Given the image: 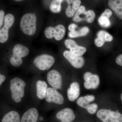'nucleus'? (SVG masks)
<instances>
[{
    "label": "nucleus",
    "mask_w": 122,
    "mask_h": 122,
    "mask_svg": "<svg viewBox=\"0 0 122 122\" xmlns=\"http://www.w3.org/2000/svg\"><path fill=\"white\" fill-rule=\"evenodd\" d=\"M4 52L9 54V62L13 66L19 67L23 63V59L28 56L30 50L28 46L20 43H10L1 49Z\"/></svg>",
    "instance_id": "f257e3e1"
},
{
    "label": "nucleus",
    "mask_w": 122,
    "mask_h": 122,
    "mask_svg": "<svg viewBox=\"0 0 122 122\" xmlns=\"http://www.w3.org/2000/svg\"><path fill=\"white\" fill-rule=\"evenodd\" d=\"M17 18L11 12H6L4 24L0 29V49H1L12 41Z\"/></svg>",
    "instance_id": "f03ea898"
},
{
    "label": "nucleus",
    "mask_w": 122,
    "mask_h": 122,
    "mask_svg": "<svg viewBox=\"0 0 122 122\" xmlns=\"http://www.w3.org/2000/svg\"><path fill=\"white\" fill-rule=\"evenodd\" d=\"M40 24V18L35 13H27L20 19L19 28L24 36L27 37H32L37 33Z\"/></svg>",
    "instance_id": "7ed1b4c3"
},
{
    "label": "nucleus",
    "mask_w": 122,
    "mask_h": 122,
    "mask_svg": "<svg viewBox=\"0 0 122 122\" xmlns=\"http://www.w3.org/2000/svg\"><path fill=\"white\" fill-rule=\"evenodd\" d=\"M26 83L22 79L16 77L10 81V89L12 99L18 103L21 102L25 95Z\"/></svg>",
    "instance_id": "20e7f679"
},
{
    "label": "nucleus",
    "mask_w": 122,
    "mask_h": 122,
    "mask_svg": "<svg viewBox=\"0 0 122 122\" xmlns=\"http://www.w3.org/2000/svg\"><path fill=\"white\" fill-rule=\"evenodd\" d=\"M54 57L47 54L39 55L35 57L33 61L34 66L40 70H48L54 65Z\"/></svg>",
    "instance_id": "39448f33"
},
{
    "label": "nucleus",
    "mask_w": 122,
    "mask_h": 122,
    "mask_svg": "<svg viewBox=\"0 0 122 122\" xmlns=\"http://www.w3.org/2000/svg\"><path fill=\"white\" fill-rule=\"evenodd\" d=\"M96 116L102 122H122V114L110 109H100L97 111Z\"/></svg>",
    "instance_id": "423d86ee"
},
{
    "label": "nucleus",
    "mask_w": 122,
    "mask_h": 122,
    "mask_svg": "<svg viewBox=\"0 0 122 122\" xmlns=\"http://www.w3.org/2000/svg\"><path fill=\"white\" fill-rule=\"evenodd\" d=\"M65 27L61 24H59L55 26H49L46 28L44 31L46 38L50 39L54 38L57 41L63 39L66 34Z\"/></svg>",
    "instance_id": "0eeeda50"
},
{
    "label": "nucleus",
    "mask_w": 122,
    "mask_h": 122,
    "mask_svg": "<svg viewBox=\"0 0 122 122\" xmlns=\"http://www.w3.org/2000/svg\"><path fill=\"white\" fill-rule=\"evenodd\" d=\"M95 18V13L93 10H90L86 11L85 6L81 5L77 10L73 20L76 22L86 20L89 23H91L93 22Z\"/></svg>",
    "instance_id": "6e6552de"
},
{
    "label": "nucleus",
    "mask_w": 122,
    "mask_h": 122,
    "mask_svg": "<svg viewBox=\"0 0 122 122\" xmlns=\"http://www.w3.org/2000/svg\"><path fill=\"white\" fill-rule=\"evenodd\" d=\"M83 77L84 81L83 86L86 89L95 90L99 86L100 81L98 75L86 72L84 74Z\"/></svg>",
    "instance_id": "1a4fd4ad"
},
{
    "label": "nucleus",
    "mask_w": 122,
    "mask_h": 122,
    "mask_svg": "<svg viewBox=\"0 0 122 122\" xmlns=\"http://www.w3.org/2000/svg\"><path fill=\"white\" fill-rule=\"evenodd\" d=\"M47 80L51 86L55 89H61L62 86V76L61 73L56 70H52L48 72Z\"/></svg>",
    "instance_id": "9d476101"
},
{
    "label": "nucleus",
    "mask_w": 122,
    "mask_h": 122,
    "mask_svg": "<svg viewBox=\"0 0 122 122\" xmlns=\"http://www.w3.org/2000/svg\"><path fill=\"white\" fill-rule=\"evenodd\" d=\"M63 55L64 57L74 68L81 69L85 65V59L82 56H77L68 50H65Z\"/></svg>",
    "instance_id": "9b49d317"
},
{
    "label": "nucleus",
    "mask_w": 122,
    "mask_h": 122,
    "mask_svg": "<svg viewBox=\"0 0 122 122\" xmlns=\"http://www.w3.org/2000/svg\"><path fill=\"white\" fill-rule=\"evenodd\" d=\"M46 101L49 103H54L58 105H61L64 102L62 95L57 90L52 87H48L45 98Z\"/></svg>",
    "instance_id": "f8f14e48"
},
{
    "label": "nucleus",
    "mask_w": 122,
    "mask_h": 122,
    "mask_svg": "<svg viewBox=\"0 0 122 122\" xmlns=\"http://www.w3.org/2000/svg\"><path fill=\"white\" fill-rule=\"evenodd\" d=\"M56 117L61 122H72L76 116L74 112L71 108L66 107L57 113Z\"/></svg>",
    "instance_id": "ddd939ff"
},
{
    "label": "nucleus",
    "mask_w": 122,
    "mask_h": 122,
    "mask_svg": "<svg viewBox=\"0 0 122 122\" xmlns=\"http://www.w3.org/2000/svg\"><path fill=\"white\" fill-rule=\"evenodd\" d=\"M81 92L79 83L77 81L72 82L70 85V87L67 89V95L68 99L72 102L77 100L79 97Z\"/></svg>",
    "instance_id": "4468645a"
},
{
    "label": "nucleus",
    "mask_w": 122,
    "mask_h": 122,
    "mask_svg": "<svg viewBox=\"0 0 122 122\" xmlns=\"http://www.w3.org/2000/svg\"><path fill=\"white\" fill-rule=\"evenodd\" d=\"M38 117L39 113L37 109L32 107L24 113L21 118L20 122H37Z\"/></svg>",
    "instance_id": "2eb2a0df"
},
{
    "label": "nucleus",
    "mask_w": 122,
    "mask_h": 122,
    "mask_svg": "<svg viewBox=\"0 0 122 122\" xmlns=\"http://www.w3.org/2000/svg\"><path fill=\"white\" fill-rule=\"evenodd\" d=\"M68 7L66 10V14L68 17H72L80 7L81 0H66Z\"/></svg>",
    "instance_id": "dca6fc26"
},
{
    "label": "nucleus",
    "mask_w": 122,
    "mask_h": 122,
    "mask_svg": "<svg viewBox=\"0 0 122 122\" xmlns=\"http://www.w3.org/2000/svg\"><path fill=\"white\" fill-rule=\"evenodd\" d=\"M108 4L117 17L122 20V0H109Z\"/></svg>",
    "instance_id": "f3484780"
},
{
    "label": "nucleus",
    "mask_w": 122,
    "mask_h": 122,
    "mask_svg": "<svg viewBox=\"0 0 122 122\" xmlns=\"http://www.w3.org/2000/svg\"><path fill=\"white\" fill-rule=\"evenodd\" d=\"M48 88V84L45 81L38 80L37 81L36 94L39 99L42 100L45 98Z\"/></svg>",
    "instance_id": "a211bd4d"
},
{
    "label": "nucleus",
    "mask_w": 122,
    "mask_h": 122,
    "mask_svg": "<svg viewBox=\"0 0 122 122\" xmlns=\"http://www.w3.org/2000/svg\"><path fill=\"white\" fill-rule=\"evenodd\" d=\"M20 114L15 111H11L5 114L2 118L1 122H20Z\"/></svg>",
    "instance_id": "6ab92c4d"
},
{
    "label": "nucleus",
    "mask_w": 122,
    "mask_h": 122,
    "mask_svg": "<svg viewBox=\"0 0 122 122\" xmlns=\"http://www.w3.org/2000/svg\"><path fill=\"white\" fill-rule=\"evenodd\" d=\"M89 29L87 26H84L78 30H75L70 31L68 33V36L71 38H75L87 35L89 32Z\"/></svg>",
    "instance_id": "aec40b11"
},
{
    "label": "nucleus",
    "mask_w": 122,
    "mask_h": 122,
    "mask_svg": "<svg viewBox=\"0 0 122 122\" xmlns=\"http://www.w3.org/2000/svg\"><path fill=\"white\" fill-rule=\"evenodd\" d=\"M63 0H53L51 3L50 9L52 12L58 13L61 11V4Z\"/></svg>",
    "instance_id": "412c9836"
},
{
    "label": "nucleus",
    "mask_w": 122,
    "mask_h": 122,
    "mask_svg": "<svg viewBox=\"0 0 122 122\" xmlns=\"http://www.w3.org/2000/svg\"><path fill=\"white\" fill-rule=\"evenodd\" d=\"M70 51L75 55L82 56L86 51V48L85 47L77 45L70 49Z\"/></svg>",
    "instance_id": "4be33fe9"
},
{
    "label": "nucleus",
    "mask_w": 122,
    "mask_h": 122,
    "mask_svg": "<svg viewBox=\"0 0 122 122\" xmlns=\"http://www.w3.org/2000/svg\"><path fill=\"white\" fill-rule=\"evenodd\" d=\"M97 37L102 39L103 41L110 42L113 41V38L112 35L105 30H101L98 33Z\"/></svg>",
    "instance_id": "5701e85b"
},
{
    "label": "nucleus",
    "mask_w": 122,
    "mask_h": 122,
    "mask_svg": "<svg viewBox=\"0 0 122 122\" xmlns=\"http://www.w3.org/2000/svg\"><path fill=\"white\" fill-rule=\"evenodd\" d=\"M98 22L99 25L103 28L109 27L111 25L109 18L102 15L99 18Z\"/></svg>",
    "instance_id": "b1692460"
},
{
    "label": "nucleus",
    "mask_w": 122,
    "mask_h": 122,
    "mask_svg": "<svg viewBox=\"0 0 122 122\" xmlns=\"http://www.w3.org/2000/svg\"><path fill=\"white\" fill-rule=\"evenodd\" d=\"M76 103L80 107L86 109L91 103L89 102L83 96L79 97L77 99Z\"/></svg>",
    "instance_id": "393cba45"
},
{
    "label": "nucleus",
    "mask_w": 122,
    "mask_h": 122,
    "mask_svg": "<svg viewBox=\"0 0 122 122\" xmlns=\"http://www.w3.org/2000/svg\"><path fill=\"white\" fill-rule=\"evenodd\" d=\"M6 13L5 7L0 2V29L1 28L4 24L5 16Z\"/></svg>",
    "instance_id": "a878e982"
},
{
    "label": "nucleus",
    "mask_w": 122,
    "mask_h": 122,
    "mask_svg": "<svg viewBox=\"0 0 122 122\" xmlns=\"http://www.w3.org/2000/svg\"><path fill=\"white\" fill-rule=\"evenodd\" d=\"M98 109V104L96 103H90L86 109L89 113L94 114L97 112Z\"/></svg>",
    "instance_id": "bb28decb"
},
{
    "label": "nucleus",
    "mask_w": 122,
    "mask_h": 122,
    "mask_svg": "<svg viewBox=\"0 0 122 122\" xmlns=\"http://www.w3.org/2000/svg\"><path fill=\"white\" fill-rule=\"evenodd\" d=\"M64 44L66 47L69 49L75 46L78 45L74 41L69 39L65 40L64 41Z\"/></svg>",
    "instance_id": "cd10ccee"
},
{
    "label": "nucleus",
    "mask_w": 122,
    "mask_h": 122,
    "mask_svg": "<svg viewBox=\"0 0 122 122\" xmlns=\"http://www.w3.org/2000/svg\"><path fill=\"white\" fill-rule=\"evenodd\" d=\"M105 43V42L103 41L99 38H96L95 40V44L96 46L98 47H102L103 45Z\"/></svg>",
    "instance_id": "c85d7f7f"
},
{
    "label": "nucleus",
    "mask_w": 122,
    "mask_h": 122,
    "mask_svg": "<svg viewBox=\"0 0 122 122\" xmlns=\"http://www.w3.org/2000/svg\"><path fill=\"white\" fill-rule=\"evenodd\" d=\"M112 15V11L110 10L109 9H106V10L104 11V12L101 15H102V16H105L106 17L109 18Z\"/></svg>",
    "instance_id": "c756f323"
},
{
    "label": "nucleus",
    "mask_w": 122,
    "mask_h": 122,
    "mask_svg": "<svg viewBox=\"0 0 122 122\" xmlns=\"http://www.w3.org/2000/svg\"><path fill=\"white\" fill-rule=\"evenodd\" d=\"M85 98L90 103L94 102L95 99V96L92 95H87L84 96Z\"/></svg>",
    "instance_id": "7c9ffc66"
},
{
    "label": "nucleus",
    "mask_w": 122,
    "mask_h": 122,
    "mask_svg": "<svg viewBox=\"0 0 122 122\" xmlns=\"http://www.w3.org/2000/svg\"><path fill=\"white\" fill-rule=\"evenodd\" d=\"M115 61L118 65L122 66V54L119 55L116 57Z\"/></svg>",
    "instance_id": "2f4dec72"
},
{
    "label": "nucleus",
    "mask_w": 122,
    "mask_h": 122,
    "mask_svg": "<svg viewBox=\"0 0 122 122\" xmlns=\"http://www.w3.org/2000/svg\"><path fill=\"white\" fill-rule=\"evenodd\" d=\"M77 27V25L75 24H71L68 27V30L70 31H74L75 30V29Z\"/></svg>",
    "instance_id": "473e14b6"
},
{
    "label": "nucleus",
    "mask_w": 122,
    "mask_h": 122,
    "mask_svg": "<svg viewBox=\"0 0 122 122\" xmlns=\"http://www.w3.org/2000/svg\"><path fill=\"white\" fill-rule=\"evenodd\" d=\"M6 79V77L4 75L0 74V86L4 83Z\"/></svg>",
    "instance_id": "72a5a7b5"
},
{
    "label": "nucleus",
    "mask_w": 122,
    "mask_h": 122,
    "mask_svg": "<svg viewBox=\"0 0 122 122\" xmlns=\"http://www.w3.org/2000/svg\"><path fill=\"white\" fill-rule=\"evenodd\" d=\"M13 0L16 1V2H21V1H23L25 0Z\"/></svg>",
    "instance_id": "f704fd0d"
},
{
    "label": "nucleus",
    "mask_w": 122,
    "mask_h": 122,
    "mask_svg": "<svg viewBox=\"0 0 122 122\" xmlns=\"http://www.w3.org/2000/svg\"><path fill=\"white\" fill-rule=\"evenodd\" d=\"M120 98H121V100H122V93L121 94V95H120Z\"/></svg>",
    "instance_id": "c9c22d12"
}]
</instances>
